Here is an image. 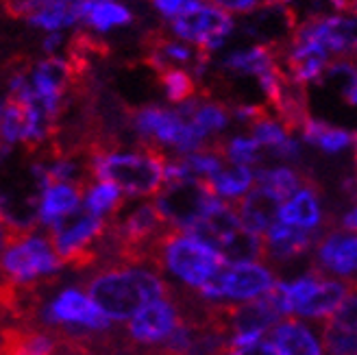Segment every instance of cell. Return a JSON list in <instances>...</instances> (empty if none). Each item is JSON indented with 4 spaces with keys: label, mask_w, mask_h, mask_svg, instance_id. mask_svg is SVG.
<instances>
[{
    "label": "cell",
    "mask_w": 357,
    "mask_h": 355,
    "mask_svg": "<svg viewBox=\"0 0 357 355\" xmlns=\"http://www.w3.org/2000/svg\"><path fill=\"white\" fill-rule=\"evenodd\" d=\"M85 292L100 314L120 323L133 318L149 303L168 299L172 288L155 271L131 266V269H105L94 273L87 279Z\"/></svg>",
    "instance_id": "obj_1"
},
{
    "label": "cell",
    "mask_w": 357,
    "mask_h": 355,
    "mask_svg": "<svg viewBox=\"0 0 357 355\" xmlns=\"http://www.w3.org/2000/svg\"><path fill=\"white\" fill-rule=\"evenodd\" d=\"M89 159L98 183H112L129 197H155L166 183L168 155L155 144H139L131 153L89 151Z\"/></svg>",
    "instance_id": "obj_2"
},
{
    "label": "cell",
    "mask_w": 357,
    "mask_h": 355,
    "mask_svg": "<svg viewBox=\"0 0 357 355\" xmlns=\"http://www.w3.org/2000/svg\"><path fill=\"white\" fill-rule=\"evenodd\" d=\"M107 232V218H98L85 205L50 225L48 242L59 253L61 264L75 271H87L100 259L98 242Z\"/></svg>",
    "instance_id": "obj_3"
},
{
    "label": "cell",
    "mask_w": 357,
    "mask_h": 355,
    "mask_svg": "<svg viewBox=\"0 0 357 355\" xmlns=\"http://www.w3.org/2000/svg\"><path fill=\"white\" fill-rule=\"evenodd\" d=\"M159 266H164L176 279H181L188 288L201 290L222 269L225 259L199 240L170 229L155 248V269Z\"/></svg>",
    "instance_id": "obj_4"
},
{
    "label": "cell",
    "mask_w": 357,
    "mask_h": 355,
    "mask_svg": "<svg viewBox=\"0 0 357 355\" xmlns=\"http://www.w3.org/2000/svg\"><path fill=\"white\" fill-rule=\"evenodd\" d=\"M131 129L137 135L139 144H155L159 149H174L178 153H196L209 144V137L203 135L194 124L181 114L159 105H146L131 114Z\"/></svg>",
    "instance_id": "obj_5"
},
{
    "label": "cell",
    "mask_w": 357,
    "mask_h": 355,
    "mask_svg": "<svg viewBox=\"0 0 357 355\" xmlns=\"http://www.w3.org/2000/svg\"><path fill=\"white\" fill-rule=\"evenodd\" d=\"M170 38L181 40L205 55L218 52L236 31V17L211 5L209 0H199L185 13L168 22Z\"/></svg>",
    "instance_id": "obj_6"
},
{
    "label": "cell",
    "mask_w": 357,
    "mask_h": 355,
    "mask_svg": "<svg viewBox=\"0 0 357 355\" xmlns=\"http://www.w3.org/2000/svg\"><path fill=\"white\" fill-rule=\"evenodd\" d=\"M216 201L220 199L207 179H185L166 183L153 205L172 229L185 232L196 220H201Z\"/></svg>",
    "instance_id": "obj_7"
},
{
    "label": "cell",
    "mask_w": 357,
    "mask_h": 355,
    "mask_svg": "<svg viewBox=\"0 0 357 355\" xmlns=\"http://www.w3.org/2000/svg\"><path fill=\"white\" fill-rule=\"evenodd\" d=\"M61 269V259L55 255L48 238L29 236L5 248L0 255V273L13 283H33L48 275H55Z\"/></svg>",
    "instance_id": "obj_8"
},
{
    "label": "cell",
    "mask_w": 357,
    "mask_h": 355,
    "mask_svg": "<svg viewBox=\"0 0 357 355\" xmlns=\"http://www.w3.org/2000/svg\"><path fill=\"white\" fill-rule=\"evenodd\" d=\"M42 325L55 329L57 325H73L87 331H107L109 318L100 314V310L89 301L81 290L68 288L52 303L42 308Z\"/></svg>",
    "instance_id": "obj_9"
},
{
    "label": "cell",
    "mask_w": 357,
    "mask_h": 355,
    "mask_svg": "<svg viewBox=\"0 0 357 355\" xmlns=\"http://www.w3.org/2000/svg\"><path fill=\"white\" fill-rule=\"evenodd\" d=\"M181 314L172 299H162L142 308L127 327V347H153L162 345L176 329Z\"/></svg>",
    "instance_id": "obj_10"
},
{
    "label": "cell",
    "mask_w": 357,
    "mask_h": 355,
    "mask_svg": "<svg viewBox=\"0 0 357 355\" xmlns=\"http://www.w3.org/2000/svg\"><path fill=\"white\" fill-rule=\"evenodd\" d=\"M314 271L320 275H335L342 281H357V234L329 232L316 242Z\"/></svg>",
    "instance_id": "obj_11"
},
{
    "label": "cell",
    "mask_w": 357,
    "mask_h": 355,
    "mask_svg": "<svg viewBox=\"0 0 357 355\" xmlns=\"http://www.w3.org/2000/svg\"><path fill=\"white\" fill-rule=\"evenodd\" d=\"M277 286V277L264 264H234L220 271L222 299L229 301H253L268 294Z\"/></svg>",
    "instance_id": "obj_12"
},
{
    "label": "cell",
    "mask_w": 357,
    "mask_h": 355,
    "mask_svg": "<svg viewBox=\"0 0 357 355\" xmlns=\"http://www.w3.org/2000/svg\"><path fill=\"white\" fill-rule=\"evenodd\" d=\"M318 240H320V232H307V229H298L283 220H277L264 234L266 259L275 264L292 262L301 255H307Z\"/></svg>",
    "instance_id": "obj_13"
},
{
    "label": "cell",
    "mask_w": 357,
    "mask_h": 355,
    "mask_svg": "<svg viewBox=\"0 0 357 355\" xmlns=\"http://www.w3.org/2000/svg\"><path fill=\"white\" fill-rule=\"evenodd\" d=\"M57 329L3 325L0 329V355H57Z\"/></svg>",
    "instance_id": "obj_14"
},
{
    "label": "cell",
    "mask_w": 357,
    "mask_h": 355,
    "mask_svg": "<svg viewBox=\"0 0 357 355\" xmlns=\"http://www.w3.org/2000/svg\"><path fill=\"white\" fill-rule=\"evenodd\" d=\"M283 203L285 201L277 192H273L266 186H257L255 190L248 192L236 207L242 229L257 236H264L268 229L279 220Z\"/></svg>",
    "instance_id": "obj_15"
},
{
    "label": "cell",
    "mask_w": 357,
    "mask_h": 355,
    "mask_svg": "<svg viewBox=\"0 0 357 355\" xmlns=\"http://www.w3.org/2000/svg\"><path fill=\"white\" fill-rule=\"evenodd\" d=\"M240 229H242V225L238 218V211L222 201H216L207 214L201 220H196L190 229H185L183 234L194 240H199L201 244L213 248V251L218 253L220 246L231 236H236Z\"/></svg>",
    "instance_id": "obj_16"
},
{
    "label": "cell",
    "mask_w": 357,
    "mask_h": 355,
    "mask_svg": "<svg viewBox=\"0 0 357 355\" xmlns=\"http://www.w3.org/2000/svg\"><path fill=\"white\" fill-rule=\"evenodd\" d=\"M266 340L279 351V355H325L318 338L316 323L307 325L292 316L285 318V321H279L268 331Z\"/></svg>",
    "instance_id": "obj_17"
},
{
    "label": "cell",
    "mask_w": 357,
    "mask_h": 355,
    "mask_svg": "<svg viewBox=\"0 0 357 355\" xmlns=\"http://www.w3.org/2000/svg\"><path fill=\"white\" fill-rule=\"evenodd\" d=\"M135 22V11L124 0H85L81 9V27L107 35L127 29Z\"/></svg>",
    "instance_id": "obj_18"
},
{
    "label": "cell",
    "mask_w": 357,
    "mask_h": 355,
    "mask_svg": "<svg viewBox=\"0 0 357 355\" xmlns=\"http://www.w3.org/2000/svg\"><path fill=\"white\" fill-rule=\"evenodd\" d=\"M85 0H57L48 3L40 9H35L24 15V20L31 29L40 31L42 35L50 33H63L81 27V9Z\"/></svg>",
    "instance_id": "obj_19"
},
{
    "label": "cell",
    "mask_w": 357,
    "mask_h": 355,
    "mask_svg": "<svg viewBox=\"0 0 357 355\" xmlns=\"http://www.w3.org/2000/svg\"><path fill=\"white\" fill-rule=\"evenodd\" d=\"M320 188L312 179L307 186H303L290 201H285L281 207L279 220L288 222L298 229H307V232H320L323 225V209H320Z\"/></svg>",
    "instance_id": "obj_20"
},
{
    "label": "cell",
    "mask_w": 357,
    "mask_h": 355,
    "mask_svg": "<svg viewBox=\"0 0 357 355\" xmlns=\"http://www.w3.org/2000/svg\"><path fill=\"white\" fill-rule=\"evenodd\" d=\"M349 292H351V283L349 281H337V279H329V277H320L318 286L305 299V303L298 308L296 316L312 318V323L325 321V318H329L337 308L342 305V301L349 296Z\"/></svg>",
    "instance_id": "obj_21"
},
{
    "label": "cell",
    "mask_w": 357,
    "mask_h": 355,
    "mask_svg": "<svg viewBox=\"0 0 357 355\" xmlns=\"http://www.w3.org/2000/svg\"><path fill=\"white\" fill-rule=\"evenodd\" d=\"M277 63H279L277 52L266 44H255L248 48L234 50L220 61L222 70H227V73L240 77H255V79L268 73L271 68H275Z\"/></svg>",
    "instance_id": "obj_22"
},
{
    "label": "cell",
    "mask_w": 357,
    "mask_h": 355,
    "mask_svg": "<svg viewBox=\"0 0 357 355\" xmlns=\"http://www.w3.org/2000/svg\"><path fill=\"white\" fill-rule=\"evenodd\" d=\"M79 205H81V192L75 186H68V183L52 186L42 194V201L38 207L40 222L44 225L57 222L63 216L73 214Z\"/></svg>",
    "instance_id": "obj_23"
},
{
    "label": "cell",
    "mask_w": 357,
    "mask_h": 355,
    "mask_svg": "<svg viewBox=\"0 0 357 355\" xmlns=\"http://www.w3.org/2000/svg\"><path fill=\"white\" fill-rule=\"evenodd\" d=\"M218 255L225 259V264H253L266 259V246H264V236L251 234L246 229H240L236 236H231L222 246Z\"/></svg>",
    "instance_id": "obj_24"
},
{
    "label": "cell",
    "mask_w": 357,
    "mask_h": 355,
    "mask_svg": "<svg viewBox=\"0 0 357 355\" xmlns=\"http://www.w3.org/2000/svg\"><path fill=\"white\" fill-rule=\"evenodd\" d=\"M301 135L307 144L318 146L325 153H340L353 144V133H349L344 129H337V127H331V124L320 122L316 118L305 120V124H303V129H301Z\"/></svg>",
    "instance_id": "obj_25"
},
{
    "label": "cell",
    "mask_w": 357,
    "mask_h": 355,
    "mask_svg": "<svg viewBox=\"0 0 357 355\" xmlns=\"http://www.w3.org/2000/svg\"><path fill=\"white\" fill-rule=\"evenodd\" d=\"M253 179L259 183V186H266L271 188L273 192H277L283 201H290L294 194L303 188L307 186L312 179H307V174H303L294 168H285V166H279V168H257Z\"/></svg>",
    "instance_id": "obj_26"
},
{
    "label": "cell",
    "mask_w": 357,
    "mask_h": 355,
    "mask_svg": "<svg viewBox=\"0 0 357 355\" xmlns=\"http://www.w3.org/2000/svg\"><path fill=\"white\" fill-rule=\"evenodd\" d=\"M216 192V197L225 199H238L242 194L248 192L253 186V170L246 166H236V164H225L216 174L207 179Z\"/></svg>",
    "instance_id": "obj_27"
},
{
    "label": "cell",
    "mask_w": 357,
    "mask_h": 355,
    "mask_svg": "<svg viewBox=\"0 0 357 355\" xmlns=\"http://www.w3.org/2000/svg\"><path fill=\"white\" fill-rule=\"evenodd\" d=\"M94 216L109 220L116 211L124 205V199L120 197V190L112 183H96L85 192V203H83Z\"/></svg>",
    "instance_id": "obj_28"
},
{
    "label": "cell",
    "mask_w": 357,
    "mask_h": 355,
    "mask_svg": "<svg viewBox=\"0 0 357 355\" xmlns=\"http://www.w3.org/2000/svg\"><path fill=\"white\" fill-rule=\"evenodd\" d=\"M159 83H162L166 98L174 105H181L196 96V81L188 70L168 68L164 73H159Z\"/></svg>",
    "instance_id": "obj_29"
},
{
    "label": "cell",
    "mask_w": 357,
    "mask_h": 355,
    "mask_svg": "<svg viewBox=\"0 0 357 355\" xmlns=\"http://www.w3.org/2000/svg\"><path fill=\"white\" fill-rule=\"evenodd\" d=\"M199 0H151V5L159 17H164L166 22L174 20L181 13H185L190 7H194Z\"/></svg>",
    "instance_id": "obj_30"
},
{
    "label": "cell",
    "mask_w": 357,
    "mask_h": 355,
    "mask_svg": "<svg viewBox=\"0 0 357 355\" xmlns=\"http://www.w3.org/2000/svg\"><path fill=\"white\" fill-rule=\"evenodd\" d=\"M209 3L220 7L222 11L231 15H246V13H255L261 7L271 5V0H209Z\"/></svg>",
    "instance_id": "obj_31"
},
{
    "label": "cell",
    "mask_w": 357,
    "mask_h": 355,
    "mask_svg": "<svg viewBox=\"0 0 357 355\" xmlns=\"http://www.w3.org/2000/svg\"><path fill=\"white\" fill-rule=\"evenodd\" d=\"M225 355H279V351L268 342L266 338L248 345V347H240V349H229Z\"/></svg>",
    "instance_id": "obj_32"
},
{
    "label": "cell",
    "mask_w": 357,
    "mask_h": 355,
    "mask_svg": "<svg viewBox=\"0 0 357 355\" xmlns=\"http://www.w3.org/2000/svg\"><path fill=\"white\" fill-rule=\"evenodd\" d=\"M66 42V35L63 33H50V35H42V50H44V55L46 57H55L57 52L61 50Z\"/></svg>",
    "instance_id": "obj_33"
},
{
    "label": "cell",
    "mask_w": 357,
    "mask_h": 355,
    "mask_svg": "<svg viewBox=\"0 0 357 355\" xmlns=\"http://www.w3.org/2000/svg\"><path fill=\"white\" fill-rule=\"evenodd\" d=\"M48 3H57V0H11V9L17 13V15H26L35 9H40Z\"/></svg>",
    "instance_id": "obj_34"
},
{
    "label": "cell",
    "mask_w": 357,
    "mask_h": 355,
    "mask_svg": "<svg viewBox=\"0 0 357 355\" xmlns=\"http://www.w3.org/2000/svg\"><path fill=\"white\" fill-rule=\"evenodd\" d=\"M342 227L347 229V232H355L357 234V205L342 218Z\"/></svg>",
    "instance_id": "obj_35"
},
{
    "label": "cell",
    "mask_w": 357,
    "mask_h": 355,
    "mask_svg": "<svg viewBox=\"0 0 357 355\" xmlns=\"http://www.w3.org/2000/svg\"><path fill=\"white\" fill-rule=\"evenodd\" d=\"M5 248H7V232H5L3 222H0V253H3Z\"/></svg>",
    "instance_id": "obj_36"
},
{
    "label": "cell",
    "mask_w": 357,
    "mask_h": 355,
    "mask_svg": "<svg viewBox=\"0 0 357 355\" xmlns=\"http://www.w3.org/2000/svg\"><path fill=\"white\" fill-rule=\"evenodd\" d=\"M344 100H347L349 105H355V107H357V85H355L353 90L344 96Z\"/></svg>",
    "instance_id": "obj_37"
}]
</instances>
